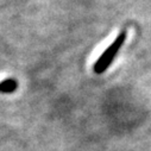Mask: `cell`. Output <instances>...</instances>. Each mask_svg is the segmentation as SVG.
Listing matches in <instances>:
<instances>
[{
  "label": "cell",
  "mask_w": 151,
  "mask_h": 151,
  "mask_svg": "<svg viewBox=\"0 0 151 151\" xmlns=\"http://www.w3.org/2000/svg\"><path fill=\"white\" fill-rule=\"evenodd\" d=\"M125 40H126V31H122L117 36V38L113 41V43L100 55V57L93 65V69L96 74H102L106 71V69L111 65L113 60L118 55V51L120 50V48L124 45Z\"/></svg>",
  "instance_id": "1"
},
{
  "label": "cell",
  "mask_w": 151,
  "mask_h": 151,
  "mask_svg": "<svg viewBox=\"0 0 151 151\" xmlns=\"http://www.w3.org/2000/svg\"><path fill=\"white\" fill-rule=\"evenodd\" d=\"M18 88V82L10 78L0 82V93H13Z\"/></svg>",
  "instance_id": "2"
}]
</instances>
